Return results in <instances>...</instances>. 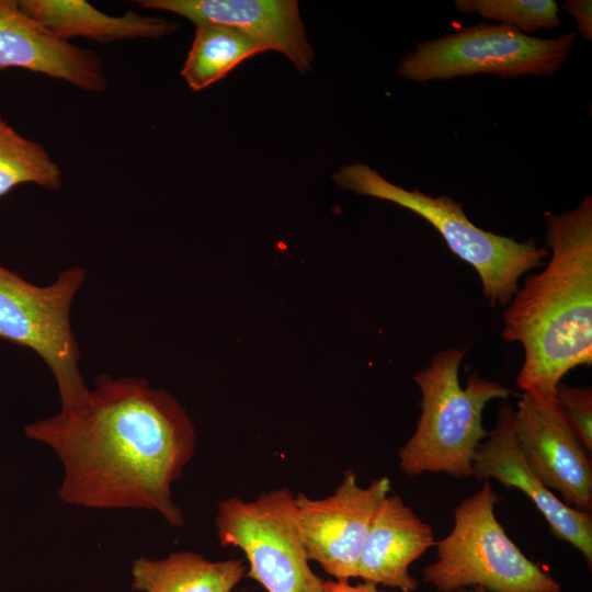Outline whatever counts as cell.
Instances as JSON below:
<instances>
[{
  "instance_id": "obj_1",
  "label": "cell",
  "mask_w": 592,
  "mask_h": 592,
  "mask_svg": "<svg viewBox=\"0 0 592 592\" xmlns=\"http://www.w3.org/2000/svg\"><path fill=\"white\" fill-rule=\"evenodd\" d=\"M24 434L60 459L62 502L149 510L171 526L184 525L171 488L193 457L196 434L170 392L144 378L99 375L81 410L37 420Z\"/></svg>"
},
{
  "instance_id": "obj_2",
  "label": "cell",
  "mask_w": 592,
  "mask_h": 592,
  "mask_svg": "<svg viewBox=\"0 0 592 592\" xmlns=\"http://www.w3.org/2000/svg\"><path fill=\"white\" fill-rule=\"evenodd\" d=\"M546 224L550 259L508 304L502 337L524 351L519 387L553 398L569 371L592 364V197Z\"/></svg>"
},
{
  "instance_id": "obj_3",
  "label": "cell",
  "mask_w": 592,
  "mask_h": 592,
  "mask_svg": "<svg viewBox=\"0 0 592 592\" xmlns=\"http://www.w3.org/2000/svg\"><path fill=\"white\" fill-rule=\"evenodd\" d=\"M465 354L466 348L442 350L413 377L421 392V413L414 433L399 449L400 467L407 476H471L476 449L488 435L482 425L483 409L490 400L505 399L512 392L477 373L463 388L459 368Z\"/></svg>"
},
{
  "instance_id": "obj_4",
  "label": "cell",
  "mask_w": 592,
  "mask_h": 592,
  "mask_svg": "<svg viewBox=\"0 0 592 592\" xmlns=\"http://www.w3.org/2000/svg\"><path fill=\"white\" fill-rule=\"evenodd\" d=\"M332 180L343 190L395 203L429 221L451 251L477 272L491 306L508 305L519 289L520 277L546 263V248L536 246L533 239L516 241L477 227L463 205L447 195L403 189L362 162L343 166Z\"/></svg>"
},
{
  "instance_id": "obj_5",
  "label": "cell",
  "mask_w": 592,
  "mask_h": 592,
  "mask_svg": "<svg viewBox=\"0 0 592 592\" xmlns=\"http://www.w3.org/2000/svg\"><path fill=\"white\" fill-rule=\"evenodd\" d=\"M490 480L454 510L451 533L436 542V559L423 579L442 592L480 587L490 592H560V584L531 561L494 515Z\"/></svg>"
},
{
  "instance_id": "obj_6",
  "label": "cell",
  "mask_w": 592,
  "mask_h": 592,
  "mask_svg": "<svg viewBox=\"0 0 592 592\" xmlns=\"http://www.w3.org/2000/svg\"><path fill=\"white\" fill-rule=\"evenodd\" d=\"M84 281V269L71 266L52 284L38 286L0 264V340L43 358L55 377L62 413L78 412L90 396L70 325V308Z\"/></svg>"
},
{
  "instance_id": "obj_7",
  "label": "cell",
  "mask_w": 592,
  "mask_h": 592,
  "mask_svg": "<svg viewBox=\"0 0 592 592\" xmlns=\"http://www.w3.org/2000/svg\"><path fill=\"white\" fill-rule=\"evenodd\" d=\"M576 39L577 32L542 38L479 23L418 43L401 58L397 71L418 83L476 75L550 76L562 67Z\"/></svg>"
},
{
  "instance_id": "obj_8",
  "label": "cell",
  "mask_w": 592,
  "mask_h": 592,
  "mask_svg": "<svg viewBox=\"0 0 592 592\" xmlns=\"http://www.w3.org/2000/svg\"><path fill=\"white\" fill-rule=\"evenodd\" d=\"M215 526L220 545L241 549L249 562L248 576L267 592H322L323 580L309 566L288 488L250 501L221 500Z\"/></svg>"
},
{
  "instance_id": "obj_9",
  "label": "cell",
  "mask_w": 592,
  "mask_h": 592,
  "mask_svg": "<svg viewBox=\"0 0 592 592\" xmlns=\"http://www.w3.org/2000/svg\"><path fill=\"white\" fill-rule=\"evenodd\" d=\"M353 470L326 498L294 497L298 530L309 560L318 562L337 580L357 578L363 546L382 500L389 494L390 480L384 476L361 487Z\"/></svg>"
},
{
  "instance_id": "obj_10",
  "label": "cell",
  "mask_w": 592,
  "mask_h": 592,
  "mask_svg": "<svg viewBox=\"0 0 592 592\" xmlns=\"http://www.w3.org/2000/svg\"><path fill=\"white\" fill-rule=\"evenodd\" d=\"M514 430L533 474L563 502L592 510V465L587 451L555 400L523 392L514 410Z\"/></svg>"
},
{
  "instance_id": "obj_11",
  "label": "cell",
  "mask_w": 592,
  "mask_h": 592,
  "mask_svg": "<svg viewBox=\"0 0 592 592\" xmlns=\"http://www.w3.org/2000/svg\"><path fill=\"white\" fill-rule=\"evenodd\" d=\"M471 476L477 480L496 479L505 487L524 492L540 511L551 533L576 547L592 562V517L558 499L528 467L514 430V409L503 403L493 430L478 445Z\"/></svg>"
},
{
  "instance_id": "obj_12",
  "label": "cell",
  "mask_w": 592,
  "mask_h": 592,
  "mask_svg": "<svg viewBox=\"0 0 592 592\" xmlns=\"http://www.w3.org/2000/svg\"><path fill=\"white\" fill-rule=\"evenodd\" d=\"M20 68L91 93L109 89L103 59L62 39L23 12L18 0H0V70Z\"/></svg>"
},
{
  "instance_id": "obj_13",
  "label": "cell",
  "mask_w": 592,
  "mask_h": 592,
  "mask_svg": "<svg viewBox=\"0 0 592 592\" xmlns=\"http://www.w3.org/2000/svg\"><path fill=\"white\" fill-rule=\"evenodd\" d=\"M145 9L168 11L195 25L215 23L237 29L284 54L301 73L311 71L315 53L307 41L295 0H140Z\"/></svg>"
},
{
  "instance_id": "obj_14",
  "label": "cell",
  "mask_w": 592,
  "mask_h": 592,
  "mask_svg": "<svg viewBox=\"0 0 592 592\" xmlns=\"http://www.w3.org/2000/svg\"><path fill=\"white\" fill-rule=\"evenodd\" d=\"M435 544L434 533L398 494L377 506L357 567V578L402 592L418 588L409 567Z\"/></svg>"
},
{
  "instance_id": "obj_15",
  "label": "cell",
  "mask_w": 592,
  "mask_h": 592,
  "mask_svg": "<svg viewBox=\"0 0 592 592\" xmlns=\"http://www.w3.org/2000/svg\"><path fill=\"white\" fill-rule=\"evenodd\" d=\"M19 5L52 34L66 41L78 36L99 44L159 39L180 26L174 21L139 14L135 10L122 15L107 14L86 0H19Z\"/></svg>"
},
{
  "instance_id": "obj_16",
  "label": "cell",
  "mask_w": 592,
  "mask_h": 592,
  "mask_svg": "<svg viewBox=\"0 0 592 592\" xmlns=\"http://www.w3.org/2000/svg\"><path fill=\"white\" fill-rule=\"evenodd\" d=\"M240 559L210 561L193 551L163 559L136 558L132 588L141 592H231L244 574Z\"/></svg>"
},
{
  "instance_id": "obj_17",
  "label": "cell",
  "mask_w": 592,
  "mask_h": 592,
  "mask_svg": "<svg viewBox=\"0 0 592 592\" xmlns=\"http://www.w3.org/2000/svg\"><path fill=\"white\" fill-rule=\"evenodd\" d=\"M269 48L250 35L221 24L200 23L181 75L193 91L225 78L243 60Z\"/></svg>"
},
{
  "instance_id": "obj_18",
  "label": "cell",
  "mask_w": 592,
  "mask_h": 592,
  "mask_svg": "<svg viewBox=\"0 0 592 592\" xmlns=\"http://www.w3.org/2000/svg\"><path fill=\"white\" fill-rule=\"evenodd\" d=\"M61 175L43 144L18 133L0 114V197L23 183L58 191Z\"/></svg>"
},
{
  "instance_id": "obj_19",
  "label": "cell",
  "mask_w": 592,
  "mask_h": 592,
  "mask_svg": "<svg viewBox=\"0 0 592 592\" xmlns=\"http://www.w3.org/2000/svg\"><path fill=\"white\" fill-rule=\"evenodd\" d=\"M454 4L460 13L480 15L525 35L561 23L555 0H456Z\"/></svg>"
},
{
  "instance_id": "obj_20",
  "label": "cell",
  "mask_w": 592,
  "mask_h": 592,
  "mask_svg": "<svg viewBox=\"0 0 592 592\" xmlns=\"http://www.w3.org/2000/svg\"><path fill=\"white\" fill-rule=\"evenodd\" d=\"M555 400L563 411L579 441L592 451V390L591 387H570L559 383Z\"/></svg>"
},
{
  "instance_id": "obj_21",
  "label": "cell",
  "mask_w": 592,
  "mask_h": 592,
  "mask_svg": "<svg viewBox=\"0 0 592 592\" xmlns=\"http://www.w3.org/2000/svg\"><path fill=\"white\" fill-rule=\"evenodd\" d=\"M563 8L577 23L578 32L585 41L592 39V2L591 0H568Z\"/></svg>"
},
{
  "instance_id": "obj_22",
  "label": "cell",
  "mask_w": 592,
  "mask_h": 592,
  "mask_svg": "<svg viewBox=\"0 0 592 592\" xmlns=\"http://www.w3.org/2000/svg\"><path fill=\"white\" fill-rule=\"evenodd\" d=\"M322 592H384L377 584L368 581L351 584L349 580H327L323 581Z\"/></svg>"
},
{
  "instance_id": "obj_23",
  "label": "cell",
  "mask_w": 592,
  "mask_h": 592,
  "mask_svg": "<svg viewBox=\"0 0 592 592\" xmlns=\"http://www.w3.org/2000/svg\"><path fill=\"white\" fill-rule=\"evenodd\" d=\"M463 592H487V591L480 587H474L471 590L463 591Z\"/></svg>"
}]
</instances>
